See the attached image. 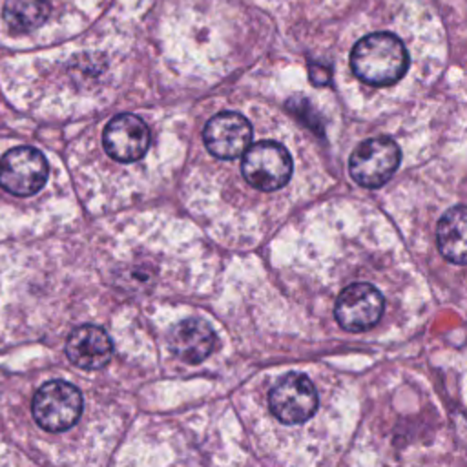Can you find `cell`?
Wrapping results in <instances>:
<instances>
[{"label":"cell","mask_w":467,"mask_h":467,"mask_svg":"<svg viewBox=\"0 0 467 467\" xmlns=\"http://www.w3.org/2000/svg\"><path fill=\"white\" fill-rule=\"evenodd\" d=\"M82 412L80 390L62 379L44 383L33 398V416L36 423L49 432L69 429Z\"/></svg>","instance_id":"277c9868"},{"label":"cell","mask_w":467,"mask_h":467,"mask_svg":"<svg viewBox=\"0 0 467 467\" xmlns=\"http://www.w3.org/2000/svg\"><path fill=\"white\" fill-rule=\"evenodd\" d=\"M202 140L217 159H235L250 148L252 124L241 113L221 111L206 122Z\"/></svg>","instance_id":"ba28073f"},{"label":"cell","mask_w":467,"mask_h":467,"mask_svg":"<svg viewBox=\"0 0 467 467\" xmlns=\"http://www.w3.org/2000/svg\"><path fill=\"white\" fill-rule=\"evenodd\" d=\"M310 80L316 86H325L330 82V67H321L319 64H310Z\"/></svg>","instance_id":"5bb4252c"},{"label":"cell","mask_w":467,"mask_h":467,"mask_svg":"<svg viewBox=\"0 0 467 467\" xmlns=\"http://www.w3.org/2000/svg\"><path fill=\"white\" fill-rule=\"evenodd\" d=\"M215 347V334L202 319H184L173 327L170 334V348L186 363H201Z\"/></svg>","instance_id":"8fae6325"},{"label":"cell","mask_w":467,"mask_h":467,"mask_svg":"<svg viewBox=\"0 0 467 467\" xmlns=\"http://www.w3.org/2000/svg\"><path fill=\"white\" fill-rule=\"evenodd\" d=\"M436 246L449 263L467 265V206H452L440 217Z\"/></svg>","instance_id":"7c38bea8"},{"label":"cell","mask_w":467,"mask_h":467,"mask_svg":"<svg viewBox=\"0 0 467 467\" xmlns=\"http://www.w3.org/2000/svg\"><path fill=\"white\" fill-rule=\"evenodd\" d=\"M292 157L285 146L274 140H261L252 144L241 162L243 177L248 184L261 192H274L283 188L292 177Z\"/></svg>","instance_id":"3957f363"},{"label":"cell","mask_w":467,"mask_h":467,"mask_svg":"<svg viewBox=\"0 0 467 467\" xmlns=\"http://www.w3.org/2000/svg\"><path fill=\"white\" fill-rule=\"evenodd\" d=\"M106 153L117 162H135L150 148V128L133 113H120L113 117L102 135Z\"/></svg>","instance_id":"9c48e42d"},{"label":"cell","mask_w":467,"mask_h":467,"mask_svg":"<svg viewBox=\"0 0 467 467\" xmlns=\"http://www.w3.org/2000/svg\"><path fill=\"white\" fill-rule=\"evenodd\" d=\"M383 306V296L374 285L352 283L337 296L334 316L343 330L363 332L379 321Z\"/></svg>","instance_id":"52a82bcc"},{"label":"cell","mask_w":467,"mask_h":467,"mask_svg":"<svg viewBox=\"0 0 467 467\" xmlns=\"http://www.w3.org/2000/svg\"><path fill=\"white\" fill-rule=\"evenodd\" d=\"M109 336L95 325H82L75 328L66 341V354L69 361L80 368H102L111 358Z\"/></svg>","instance_id":"30bf717a"},{"label":"cell","mask_w":467,"mask_h":467,"mask_svg":"<svg viewBox=\"0 0 467 467\" xmlns=\"http://www.w3.org/2000/svg\"><path fill=\"white\" fill-rule=\"evenodd\" d=\"M51 15L49 0H5L4 22L15 35H26L42 26Z\"/></svg>","instance_id":"4fadbf2b"},{"label":"cell","mask_w":467,"mask_h":467,"mask_svg":"<svg viewBox=\"0 0 467 467\" xmlns=\"http://www.w3.org/2000/svg\"><path fill=\"white\" fill-rule=\"evenodd\" d=\"M317 390L308 376L290 372L279 379L268 396L272 414L288 425L305 423L317 410Z\"/></svg>","instance_id":"8992f818"},{"label":"cell","mask_w":467,"mask_h":467,"mask_svg":"<svg viewBox=\"0 0 467 467\" xmlns=\"http://www.w3.org/2000/svg\"><path fill=\"white\" fill-rule=\"evenodd\" d=\"M47 177L46 157L31 146L13 148L0 161V186L11 195L29 197L46 184Z\"/></svg>","instance_id":"5b68a950"},{"label":"cell","mask_w":467,"mask_h":467,"mask_svg":"<svg viewBox=\"0 0 467 467\" xmlns=\"http://www.w3.org/2000/svg\"><path fill=\"white\" fill-rule=\"evenodd\" d=\"M350 69L370 86H390L407 73L409 53L396 35L387 31L370 33L354 44Z\"/></svg>","instance_id":"6da1fadb"},{"label":"cell","mask_w":467,"mask_h":467,"mask_svg":"<svg viewBox=\"0 0 467 467\" xmlns=\"http://www.w3.org/2000/svg\"><path fill=\"white\" fill-rule=\"evenodd\" d=\"M401 150L390 137H372L356 146L348 159L350 177L365 188L383 186L398 170Z\"/></svg>","instance_id":"7a4b0ae2"}]
</instances>
